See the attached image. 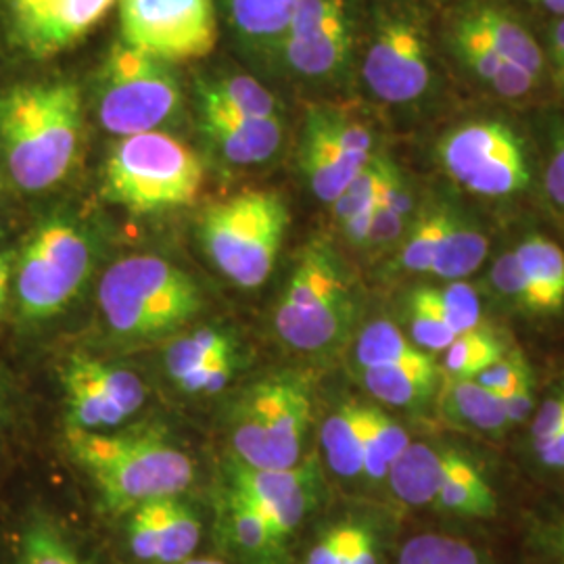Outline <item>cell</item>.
Here are the masks:
<instances>
[{"label": "cell", "mask_w": 564, "mask_h": 564, "mask_svg": "<svg viewBox=\"0 0 564 564\" xmlns=\"http://www.w3.org/2000/svg\"><path fill=\"white\" fill-rule=\"evenodd\" d=\"M449 212L452 207H447L445 203L431 205L419 216V220L412 224L402 247V265L408 272L431 274L444 242Z\"/></svg>", "instance_id": "cell-37"}, {"label": "cell", "mask_w": 564, "mask_h": 564, "mask_svg": "<svg viewBox=\"0 0 564 564\" xmlns=\"http://www.w3.org/2000/svg\"><path fill=\"white\" fill-rule=\"evenodd\" d=\"M449 449L433 445L410 444L389 468L393 494L410 506H435L442 489Z\"/></svg>", "instance_id": "cell-22"}, {"label": "cell", "mask_w": 564, "mask_h": 564, "mask_svg": "<svg viewBox=\"0 0 564 564\" xmlns=\"http://www.w3.org/2000/svg\"><path fill=\"white\" fill-rule=\"evenodd\" d=\"M435 506L463 517H491L498 508V500L477 464L449 449L444 484Z\"/></svg>", "instance_id": "cell-25"}, {"label": "cell", "mask_w": 564, "mask_h": 564, "mask_svg": "<svg viewBox=\"0 0 564 564\" xmlns=\"http://www.w3.org/2000/svg\"><path fill=\"white\" fill-rule=\"evenodd\" d=\"M310 419V389L300 379L274 377L256 384L245 398L232 431L239 460L260 470L295 466L302 460Z\"/></svg>", "instance_id": "cell-10"}, {"label": "cell", "mask_w": 564, "mask_h": 564, "mask_svg": "<svg viewBox=\"0 0 564 564\" xmlns=\"http://www.w3.org/2000/svg\"><path fill=\"white\" fill-rule=\"evenodd\" d=\"M178 564H224L220 561H209V558H188V561H184V563Z\"/></svg>", "instance_id": "cell-55"}, {"label": "cell", "mask_w": 564, "mask_h": 564, "mask_svg": "<svg viewBox=\"0 0 564 564\" xmlns=\"http://www.w3.org/2000/svg\"><path fill=\"white\" fill-rule=\"evenodd\" d=\"M360 76L375 101L412 107L435 82L433 53L423 20L408 7H383L364 44Z\"/></svg>", "instance_id": "cell-8"}, {"label": "cell", "mask_w": 564, "mask_h": 564, "mask_svg": "<svg viewBox=\"0 0 564 564\" xmlns=\"http://www.w3.org/2000/svg\"><path fill=\"white\" fill-rule=\"evenodd\" d=\"M95 109L102 130L118 139L163 132L184 116V88L172 63L118 41L99 69Z\"/></svg>", "instance_id": "cell-6"}, {"label": "cell", "mask_w": 564, "mask_h": 564, "mask_svg": "<svg viewBox=\"0 0 564 564\" xmlns=\"http://www.w3.org/2000/svg\"><path fill=\"white\" fill-rule=\"evenodd\" d=\"M93 247L80 226L63 218L42 223L13 265V291L23 321H46L76 300L90 274Z\"/></svg>", "instance_id": "cell-7"}, {"label": "cell", "mask_w": 564, "mask_h": 564, "mask_svg": "<svg viewBox=\"0 0 564 564\" xmlns=\"http://www.w3.org/2000/svg\"><path fill=\"white\" fill-rule=\"evenodd\" d=\"M11 564H86L48 514L30 512L13 533Z\"/></svg>", "instance_id": "cell-29"}, {"label": "cell", "mask_w": 564, "mask_h": 564, "mask_svg": "<svg viewBox=\"0 0 564 564\" xmlns=\"http://www.w3.org/2000/svg\"><path fill=\"white\" fill-rule=\"evenodd\" d=\"M232 377V356L218 358L214 362L203 364L199 368L186 372L176 383L186 393H216Z\"/></svg>", "instance_id": "cell-46"}, {"label": "cell", "mask_w": 564, "mask_h": 564, "mask_svg": "<svg viewBox=\"0 0 564 564\" xmlns=\"http://www.w3.org/2000/svg\"><path fill=\"white\" fill-rule=\"evenodd\" d=\"M498 400L505 408L508 423H524L531 412H533V389H531V379L524 383L517 384L514 389L498 393Z\"/></svg>", "instance_id": "cell-50"}, {"label": "cell", "mask_w": 564, "mask_h": 564, "mask_svg": "<svg viewBox=\"0 0 564 564\" xmlns=\"http://www.w3.org/2000/svg\"><path fill=\"white\" fill-rule=\"evenodd\" d=\"M303 564H379V533L360 519H347L324 531Z\"/></svg>", "instance_id": "cell-31"}, {"label": "cell", "mask_w": 564, "mask_h": 564, "mask_svg": "<svg viewBox=\"0 0 564 564\" xmlns=\"http://www.w3.org/2000/svg\"><path fill=\"white\" fill-rule=\"evenodd\" d=\"M558 552H561L564 561V529L561 531V535H558Z\"/></svg>", "instance_id": "cell-56"}, {"label": "cell", "mask_w": 564, "mask_h": 564, "mask_svg": "<svg viewBox=\"0 0 564 564\" xmlns=\"http://www.w3.org/2000/svg\"><path fill=\"white\" fill-rule=\"evenodd\" d=\"M440 381L435 360L421 364H389L364 370V384L379 402L408 408L433 395Z\"/></svg>", "instance_id": "cell-26"}, {"label": "cell", "mask_w": 564, "mask_h": 564, "mask_svg": "<svg viewBox=\"0 0 564 564\" xmlns=\"http://www.w3.org/2000/svg\"><path fill=\"white\" fill-rule=\"evenodd\" d=\"M400 564H489L479 550L466 544L464 540L423 533L403 544Z\"/></svg>", "instance_id": "cell-40"}, {"label": "cell", "mask_w": 564, "mask_h": 564, "mask_svg": "<svg viewBox=\"0 0 564 564\" xmlns=\"http://www.w3.org/2000/svg\"><path fill=\"white\" fill-rule=\"evenodd\" d=\"M239 51L260 69H281V53L300 0H216Z\"/></svg>", "instance_id": "cell-18"}, {"label": "cell", "mask_w": 564, "mask_h": 564, "mask_svg": "<svg viewBox=\"0 0 564 564\" xmlns=\"http://www.w3.org/2000/svg\"><path fill=\"white\" fill-rule=\"evenodd\" d=\"M444 354V368L449 379H475L485 368L505 358L508 351L496 333L477 326L463 333Z\"/></svg>", "instance_id": "cell-36"}, {"label": "cell", "mask_w": 564, "mask_h": 564, "mask_svg": "<svg viewBox=\"0 0 564 564\" xmlns=\"http://www.w3.org/2000/svg\"><path fill=\"white\" fill-rule=\"evenodd\" d=\"M197 90L247 118H284L279 97L256 76L242 72H218L203 76L197 80Z\"/></svg>", "instance_id": "cell-28"}, {"label": "cell", "mask_w": 564, "mask_h": 564, "mask_svg": "<svg viewBox=\"0 0 564 564\" xmlns=\"http://www.w3.org/2000/svg\"><path fill=\"white\" fill-rule=\"evenodd\" d=\"M84 105L74 82H39L0 97V151L18 188L57 186L80 153Z\"/></svg>", "instance_id": "cell-1"}, {"label": "cell", "mask_w": 564, "mask_h": 564, "mask_svg": "<svg viewBox=\"0 0 564 564\" xmlns=\"http://www.w3.org/2000/svg\"><path fill=\"white\" fill-rule=\"evenodd\" d=\"M456 23L487 42L500 57L523 67L524 72L542 80L545 59L540 42L531 36L523 23L506 13L505 9L494 4H479L470 11H464Z\"/></svg>", "instance_id": "cell-20"}, {"label": "cell", "mask_w": 564, "mask_h": 564, "mask_svg": "<svg viewBox=\"0 0 564 564\" xmlns=\"http://www.w3.org/2000/svg\"><path fill=\"white\" fill-rule=\"evenodd\" d=\"M358 51L347 0H300L284 39L281 69L291 78L326 86L343 80Z\"/></svg>", "instance_id": "cell-13"}, {"label": "cell", "mask_w": 564, "mask_h": 564, "mask_svg": "<svg viewBox=\"0 0 564 564\" xmlns=\"http://www.w3.org/2000/svg\"><path fill=\"white\" fill-rule=\"evenodd\" d=\"M324 456L330 470L343 479L364 475V421L360 403H343L323 426Z\"/></svg>", "instance_id": "cell-30"}, {"label": "cell", "mask_w": 564, "mask_h": 564, "mask_svg": "<svg viewBox=\"0 0 564 564\" xmlns=\"http://www.w3.org/2000/svg\"><path fill=\"white\" fill-rule=\"evenodd\" d=\"M535 445V454L547 468H561L564 470V431L558 435L545 440V442H538Z\"/></svg>", "instance_id": "cell-52"}, {"label": "cell", "mask_w": 564, "mask_h": 564, "mask_svg": "<svg viewBox=\"0 0 564 564\" xmlns=\"http://www.w3.org/2000/svg\"><path fill=\"white\" fill-rule=\"evenodd\" d=\"M408 220L410 218H405L402 214L393 212L391 207L381 203L372 216V224H370V230H368V237L364 245L366 247H384V245L400 241L405 232Z\"/></svg>", "instance_id": "cell-47"}, {"label": "cell", "mask_w": 564, "mask_h": 564, "mask_svg": "<svg viewBox=\"0 0 564 564\" xmlns=\"http://www.w3.org/2000/svg\"><path fill=\"white\" fill-rule=\"evenodd\" d=\"M400 176L402 172L398 170L395 163L391 162L387 155L375 153L370 162L364 165L362 172L349 182L341 197L333 203L335 218L343 224L358 214L379 207L391 184Z\"/></svg>", "instance_id": "cell-33"}, {"label": "cell", "mask_w": 564, "mask_h": 564, "mask_svg": "<svg viewBox=\"0 0 564 564\" xmlns=\"http://www.w3.org/2000/svg\"><path fill=\"white\" fill-rule=\"evenodd\" d=\"M564 431V393L550 398L542 403L538 414L533 416V426H531V437L533 444L545 442L554 435Z\"/></svg>", "instance_id": "cell-49"}, {"label": "cell", "mask_w": 564, "mask_h": 564, "mask_svg": "<svg viewBox=\"0 0 564 564\" xmlns=\"http://www.w3.org/2000/svg\"><path fill=\"white\" fill-rule=\"evenodd\" d=\"M408 321H410V339L426 354L445 351L452 343L460 337V333L449 324L440 310L414 291L408 303Z\"/></svg>", "instance_id": "cell-41"}, {"label": "cell", "mask_w": 564, "mask_h": 564, "mask_svg": "<svg viewBox=\"0 0 564 564\" xmlns=\"http://www.w3.org/2000/svg\"><path fill=\"white\" fill-rule=\"evenodd\" d=\"M67 442L102 502L116 512L176 498L195 479L191 458L155 433L102 435L69 426Z\"/></svg>", "instance_id": "cell-2"}, {"label": "cell", "mask_w": 564, "mask_h": 564, "mask_svg": "<svg viewBox=\"0 0 564 564\" xmlns=\"http://www.w3.org/2000/svg\"><path fill=\"white\" fill-rule=\"evenodd\" d=\"M61 381L65 389V403L69 423L82 431H99L118 426L128 419L120 405L107 400L101 391L88 383L69 362L63 366Z\"/></svg>", "instance_id": "cell-32"}, {"label": "cell", "mask_w": 564, "mask_h": 564, "mask_svg": "<svg viewBox=\"0 0 564 564\" xmlns=\"http://www.w3.org/2000/svg\"><path fill=\"white\" fill-rule=\"evenodd\" d=\"M544 181L550 199L564 214V121L554 130Z\"/></svg>", "instance_id": "cell-48"}, {"label": "cell", "mask_w": 564, "mask_h": 564, "mask_svg": "<svg viewBox=\"0 0 564 564\" xmlns=\"http://www.w3.org/2000/svg\"><path fill=\"white\" fill-rule=\"evenodd\" d=\"M0 414H2V400H0Z\"/></svg>", "instance_id": "cell-57"}, {"label": "cell", "mask_w": 564, "mask_h": 564, "mask_svg": "<svg viewBox=\"0 0 564 564\" xmlns=\"http://www.w3.org/2000/svg\"><path fill=\"white\" fill-rule=\"evenodd\" d=\"M449 44L456 57L463 61L464 67L470 69L477 80L484 82L485 86H489L496 95L505 99H523L540 84V78L500 57L487 42L458 25L456 21L449 32Z\"/></svg>", "instance_id": "cell-21"}, {"label": "cell", "mask_w": 564, "mask_h": 564, "mask_svg": "<svg viewBox=\"0 0 564 564\" xmlns=\"http://www.w3.org/2000/svg\"><path fill=\"white\" fill-rule=\"evenodd\" d=\"M232 489L262 510L279 544H282L302 524L310 506L314 505L318 489V463L316 458H307L291 468L276 470L235 464Z\"/></svg>", "instance_id": "cell-15"}, {"label": "cell", "mask_w": 564, "mask_h": 564, "mask_svg": "<svg viewBox=\"0 0 564 564\" xmlns=\"http://www.w3.org/2000/svg\"><path fill=\"white\" fill-rule=\"evenodd\" d=\"M437 402L445 423L460 429L477 433H502L510 424L498 395L475 379H447Z\"/></svg>", "instance_id": "cell-23"}, {"label": "cell", "mask_w": 564, "mask_h": 564, "mask_svg": "<svg viewBox=\"0 0 564 564\" xmlns=\"http://www.w3.org/2000/svg\"><path fill=\"white\" fill-rule=\"evenodd\" d=\"M230 523L237 544L247 552L260 554L279 545V540L262 510L235 489L230 491Z\"/></svg>", "instance_id": "cell-42"}, {"label": "cell", "mask_w": 564, "mask_h": 564, "mask_svg": "<svg viewBox=\"0 0 564 564\" xmlns=\"http://www.w3.org/2000/svg\"><path fill=\"white\" fill-rule=\"evenodd\" d=\"M130 547L149 563L178 564L191 558L202 540V523L176 498L153 500L132 510Z\"/></svg>", "instance_id": "cell-17"}, {"label": "cell", "mask_w": 564, "mask_h": 564, "mask_svg": "<svg viewBox=\"0 0 564 564\" xmlns=\"http://www.w3.org/2000/svg\"><path fill=\"white\" fill-rule=\"evenodd\" d=\"M349 312L341 263L326 242H312L282 293L274 318L279 337L293 349L321 351L339 339Z\"/></svg>", "instance_id": "cell-9"}, {"label": "cell", "mask_w": 564, "mask_h": 564, "mask_svg": "<svg viewBox=\"0 0 564 564\" xmlns=\"http://www.w3.org/2000/svg\"><path fill=\"white\" fill-rule=\"evenodd\" d=\"M232 356L230 339L214 328H202L188 337L172 343L165 351V366L172 379H181L186 372L218 358Z\"/></svg>", "instance_id": "cell-38"}, {"label": "cell", "mask_w": 564, "mask_h": 564, "mask_svg": "<svg viewBox=\"0 0 564 564\" xmlns=\"http://www.w3.org/2000/svg\"><path fill=\"white\" fill-rule=\"evenodd\" d=\"M99 305L121 337H153L199 314L197 282L158 256H132L113 263L99 282Z\"/></svg>", "instance_id": "cell-5"}, {"label": "cell", "mask_w": 564, "mask_h": 564, "mask_svg": "<svg viewBox=\"0 0 564 564\" xmlns=\"http://www.w3.org/2000/svg\"><path fill=\"white\" fill-rule=\"evenodd\" d=\"M424 302L440 310L449 324L463 335L481 326V302L475 289L464 281L445 282L444 286L416 289Z\"/></svg>", "instance_id": "cell-39"}, {"label": "cell", "mask_w": 564, "mask_h": 564, "mask_svg": "<svg viewBox=\"0 0 564 564\" xmlns=\"http://www.w3.org/2000/svg\"><path fill=\"white\" fill-rule=\"evenodd\" d=\"M489 281H491V286L508 302L517 303L519 307L529 310V312H538L535 295L531 291V284L527 281L521 265L514 258V251H508L494 262L489 270Z\"/></svg>", "instance_id": "cell-43"}, {"label": "cell", "mask_w": 564, "mask_h": 564, "mask_svg": "<svg viewBox=\"0 0 564 564\" xmlns=\"http://www.w3.org/2000/svg\"><path fill=\"white\" fill-rule=\"evenodd\" d=\"M120 0H2L9 34L34 59L55 57L86 39Z\"/></svg>", "instance_id": "cell-14"}, {"label": "cell", "mask_w": 564, "mask_h": 564, "mask_svg": "<svg viewBox=\"0 0 564 564\" xmlns=\"http://www.w3.org/2000/svg\"><path fill=\"white\" fill-rule=\"evenodd\" d=\"M521 265L538 302V312H556L564 303V251L542 235H529L517 245Z\"/></svg>", "instance_id": "cell-24"}, {"label": "cell", "mask_w": 564, "mask_h": 564, "mask_svg": "<svg viewBox=\"0 0 564 564\" xmlns=\"http://www.w3.org/2000/svg\"><path fill=\"white\" fill-rule=\"evenodd\" d=\"M531 379V368L524 362L521 354H506L498 362L485 368L481 375L475 377V381L489 389L491 393H506L514 389L517 384L524 383Z\"/></svg>", "instance_id": "cell-45"}, {"label": "cell", "mask_w": 564, "mask_h": 564, "mask_svg": "<svg viewBox=\"0 0 564 564\" xmlns=\"http://www.w3.org/2000/svg\"><path fill=\"white\" fill-rule=\"evenodd\" d=\"M437 151L445 172L473 195L510 197L529 184L523 141L506 121L460 123L445 134Z\"/></svg>", "instance_id": "cell-11"}, {"label": "cell", "mask_w": 564, "mask_h": 564, "mask_svg": "<svg viewBox=\"0 0 564 564\" xmlns=\"http://www.w3.org/2000/svg\"><path fill=\"white\" fill-rule=\"evenodd\" d=\"M216 0H120V41L151 57L202 59L220 36Z\"/></svg>", "instance_id": "cell-12"}, {"label": "cell", "mask_w": 564, "mask_h": 564, "mask_svg": "<svg viewBox=\"0 0 564 564\" xmlns=\"http://www.w3.org/2000/svg\"><path fill=\"white\" fill-rule=\"evenodd\" d=\"M370 158L345 151L324 120L323 107H310L303 121L300 163L312 193L323 203L337 202Z\"/></svg>", "instance_id": "cell-19"}, {"label": "cell", "mask_w": 564, "mask_h": 564, "mask_svg": "<svg viewBox=\"0 0 564 564\" xmlns=\"http://www.w3.org/2000/svg\"><path fill=\"white\" fill-rule=\"evenodd\" d=\"M489 242L481 226L464 216L463 212L452 209L449 223L445 228L444 242L433 263L431 274L445 282L464 281L481 268L487 258Z\"/></svg>", "instance_id": "cell-27"}, {"label": "cell", "mask_w": 564, "mask_h": 564, "mask_svg": "<svg viewBox=\"0 0 564 564\" xmlns=\"http://www.w3.org/2000/svg\"><path fill=\"white\" fill-rule=\"evenodd\" d=\"M67 362L72 364L97 391H101L107 400L120 405L128 416H132L144 403V383L128 368L95 360L82 354H74Z\"/></svg>", "instance_id": "cell-35"}, {"label": "cell", "mask_w": 564, "mask_h": 564, "mask_svg": "<svg viewBox=\"0 0 564 564\" xmlns=\"http://www.w3.org/2000/svg\"><path fill=\"white\" fill-rule=\"evenodd\" d=\"M202 158L167 132L118 139L102 163V195L130 214H160L197 199Z\"/></svg>", "instance_id": "cell-3"}, {"label": "cell", "mask_w": 564, "mask_h": 564, "mask_svg": "<svg viewBox=\"0 0 564 564\" xmlns=\"http://www.w3.org/2000/svg\"><path fill=\"white\" fill-rule=\"evenodd\" d=\"M364 421L368 424L375 442L381 447L384 460L391 468V464L395 463L405 452V447L412 444L410 435L405 433L402 424L395 423L387 412L375 405H364Z\"/></svg>", "instance_id": "cell-44"}, {"label": "cell", "mask_w": 564, "mask_h": 564, "mask_svg": "<svg viewBox=\"0 0 564 564\" xmlns=\"http://www.w3.org/2000/svg\"><path fill=\"white\" fill-rule=\"evenodd\" d=\"M199 128L216 153L230 165H260L281 153L286 128L284 118H247L223 102L195 90Z\"/></svg>", "instance_id": "cell-16"}, {"label": "cell", "mask_w": 564, "mask_h": 564, "mask_svg": "<svg viewBox=\"0 0 564 564\" xmlns=\"http://www.w3.org/2000/svg\"><path fill=\"white\" fill-rule=\"evenodd\" d=\"M527 2L540 7L542 11H547L552 15H558V20L564 18V0H527Z\"/></svg>", "instance_id": "cell-54"}, {"label": "cell", "mask_w": 564, "mask_h": 564, "mask_svg": "<svg viewBox=\"0 0 564 564\" xmlns=\"http://www.w3.org/2000/svg\"><path fill=\"white\" fill-rule=\"evenodd\" d=\"M289 223L281 193L242 191L203 212L199 237L226 279L241 289H258L272 274Z\"/></svg>", "instance_id": "cell-4"}, {"label": "cell", "mask_w": 564, "mask_h": 564, "mask_svg": "<svg viewBox=\"0 0 564 564\" xmlns=\"http://www.w3.org/2000/svg\"><path fill=\"white\" fill-rule=\"evenodd\" d=\"M356 360L360 368L389 366V364H421L433 360L431 354L416 347L402 330L389 321L368 324L356 345Z\"/></svg>", "instance_id": "cell-34"}, {"label": "cell", "mask_w": 564, "mask_h": 564, "mask_svg": "<svg viewBox=\"0 0 564 564\" xmlns=\"http://www.w3.org/2000/svg\"><path fill=\"white\" fill-rule=\"evenodd\" d=\"M13 265H15V256L2 251L0 253V316L9 297V289L13 284Z\"/></svg>", "instance_id": "cell-53"}, {"label": "cell", "mask_w": 564, "mask_h": 564, "mask_svg": "<svg viewBox=\"0 0 564 564\" xmlns=\"http://www.w3.org/2000/svg\"><path fill=\"white\" fill-rule=\"evenodd\" d=\"M547 63L552 72V80L564 95V18L556 21L550 30L547 42Z\"/></svg>", "instance_id": "cell-51"}]
</instances>
